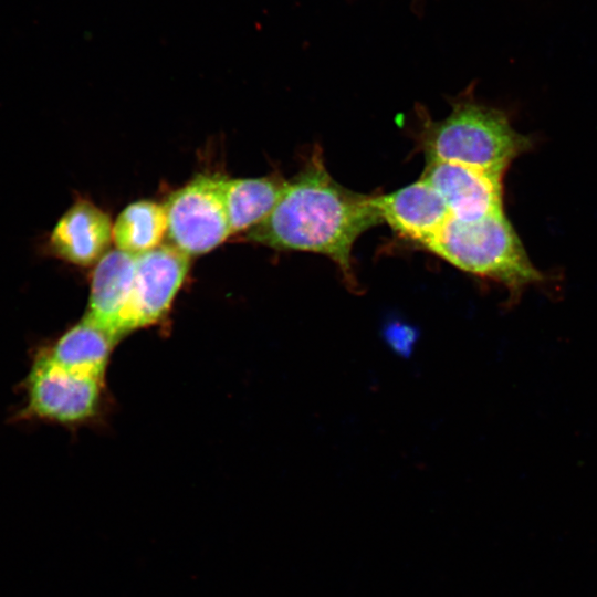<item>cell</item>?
<instances>
[{
    "label": "cell",
    "mask_w": 597,
    "mask_h": 597,
    "mask_svg": "<svg viewBox=\"0 0 597 597\" xmlns=\"http://www.w3.org/2000/svg\"><path fill=\"white\" fill-rule=\"evenodd\" d=\"M371 198L337 182L317 147L302 170L285 182L272 211L248 231V238L276 250L325 255L347 284L356 286L354 244L364 232L383 223Z\"/></svg>",
    "instance_id": "cell-1"
},
{
    "label": "cell",
    "mask_w": 597,
    "mask_h": 597,
    "mask_svg": "<svg viewBox=\"0 0 597 597\" xmlns=\"http://www.w3.org/2000/svg\"><path fill=\"white\" fill-rule=\"evenodd\" d=\"M460 271L504 286L512 302L547 277L536 269L503 210L473 221L451 218L425 248Z\"/></svg>",
    "instance_id": "cell-2"
},
{
    "label": "cell",
    "mask_w": 597,
    "mask_h": 597,
    "mask_svg": "<svg viewBox=\"0 0 597 597\" xmlns=\"http://www.w3.org/2000/svg\"><path fill=\"white\" fill-rule=\"evenodd\" d=\"M420 143L427 161L454 163L501 177L530 147L502 111L473 100L458 101L440 121H427Z\"/></svg>",
    "instance_id": "cell-3"
},
{
    "label": "cell",
    "mask_w": 597,
    "mask_h": 597,
    "mask_svg": "<svg viewBox=\"0 0 597 597\" xmlns=\"http://www.w3.org/2000/svg\"><path fill=\"white\" fill-rule=\"evenodd\" d=\"M103 386L102 378L67 369L41 348L23 381L24 404L14 419L62 425L84 422L98 411Z\"/></svg>",
    "instance_id": "cell-4"
},
{
    "label": "cell",
    "mask_w": 597,
    "mask_h": 597,
    "mask_svg": "<svg viewBox=\"0 0 597 597\" xmlns=\"http://www.w3.org/2000/svg\"><path fill=\"white\" fill-rule=\"evenodd\" d=\"M223 179L198 175L164 205L170 245L188 256L207 253L232 234Z\"/></svg>",
    "instance_id": "cell-5"
},
{
    "label": "cell",
    "mask_w": 597,
    "mask_h": 597,
    "mask_svg": "<svg viewBox=\"0 0 597 597\" xmlns=\"http://www.w3.org/2000/svg\"><path fill=\"white\" fill-rule=\"evenodd\" d=\"M189 256L170 244L136 255L132 293L121 326L122 336L160 321L186 280Z\"/></svg>",
    "instance_id": "cell-6"
},
{
    "label": "cell",
    "mask_w": 597,
    "mask_h": 597,
    "mask_svg": "<svg viewBox=\"0 0 597 597\" xmlns=\"http://www.w3.org/2000/svg\"><path fill=\"white\" fill-rule=\"evenodd\" d=\"M371 202L383 223L422 249L452 218L442 197L422 177L392 192L373 196Z\"/></svg>",
    "instance_id": "cell-7"
},
{
    "label": "cell",
    "mask_w": 597,
    "mask_h": 597,
    "mask_svg": "<svg viewBox=\"0 0 597 597\" xmlns=\"http://www.w3.org/2000/svg\"><path fill=\"white\" fill-rule=\"evenodd\" d=\"M442 197L453 219L473 221L503 210L502 178L447 161H427L421 175Z\"/></svg>",
    "instance_id": "cell-8"
},
{
    "label": "cell",
    "mask_w": 597,
    "mask_h": 597,
    "mask_svg": "<svg viewBox=\"0 0 597 597\" xmlns=\"http://www.w3.org/2000/svg\"><path fill=\"white\" fill-rule=\"evenodd\" d=\"M113 227L107 213L85 199L76 200L57 220L44 251L78 266L97 263L108 251Z\"/></svg>",
    "instance_id": "cell-9"
},
{
    "label": "cell",
    "mask_w": 597,
    "mask_h": 597,
    "mask_svg": "<svg viewBox=\"0 0 597 597\" xmlns=\"http://www.w3.org/2000/svg\"><path fill=\"white\" fill-rule=\"evenodd\" d=\"M136 255L118 249L108 251L94 269L85 317L117 339L129 302Z\"/></svg>",
    "instance_id": "cell-10"
},
{
    "label": "cell",
    "mask_w": 597,
    "mask_h": 597,
    "mask_svg": "<svg viewBox=\"0 0 597 597\" xmlns=\"http://www.w3.org/2000/svg\"><path fill=\"white\" fill-rule=\"evenodd\" d=\"M116 342L115 336L83 317L52 345L42 349L67 369L104 379L108 358Z\"/></svg>",
    "instance_id": "cell-11"
},
{
    "label": "cell",
    "mask_w": 597,
    "mask_h": 597,
    "mask_svg": "<svg viewBox=\"0 0 597 597\" xmlns=\"http://www.w3.org/2000/svg\"><path fill=\"white\" fill-rule=\"evenodd\" d=\"M284 180L275 177L223 179V191L232 233L250 230L272 211Z\"/></svg>",
    "instance_id": "cell-12"
},
{
    "label": "cell",
    "mask_w": 597,
    "mask_h": 597,
    "mask_svg": "<svg viewBox=\"0 0 597 597\" xmlns=\"http://www.w3.org/2000/svg\"><path fill=\"white\" fill-rule=\"evenodd\" d=\"M167 232L164 205L140 200L128 205L113 227L116 249L139 255L158 247Z\"/></svg>",
    "instance_id": "cell-13"
}]
</instances>
